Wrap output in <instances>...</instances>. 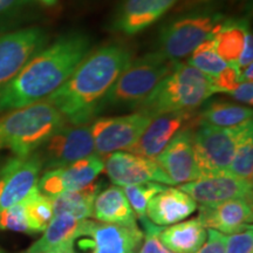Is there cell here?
Segmentation results:
<instances>
[{
    "mask_svg": "<svg viewBox=\"0 0 253 253\" xmlns=\"http://www.w3.org/2000/svg\"><path fill=\"white\" fill-rule=\"evenodd\" d=\"M90 50V38L80 31L63 34L46 45L0 91V113L45 100L62 86Z\"/></svg>",
    "mask_w": 253,
    "mask_h": 253,
    "instance_id": "6da1fadb",
    "label": "cell"
},
{
    "mask_svg": "<svg viewBox=\"0 0 253 253\" xmlns=\"http://www.w3.org/2000/svg\"><path fill=\"white\" fill-rule=\"evenodd\" d=\"M131 60L130 49L120 43L100 47L43 101L54 106L69 125H87L96 118L101 101Z\"/></svg>",
    "mask_w": 253,
    "mask_h": 253,
    "instance_id": "7a4b0ae2",
    "label": "cell"
},
{
    "mask_svg": "<svg viewBox=\"0 0 253 253\" xmlns=\"http://www.w3.org/2000/svg\"><path fill=\"white\" fill-rule=\"evenodd\" d=\"M66 123L62 114L46 101L9 110L0 116V150L8 149L19 157L28 156Z\"/></svg>",
    "mask_w": 253,
    "mask_h": 253,
    "instance_id": "3957f363",
    "label": "cell"
},
{
    "mask_svg": "<svg viewBox=\"0 0 253 253\" xmlns=\"http://www.w3.org/2000/svg\"><path fill=\"white\" fill-rule=\"evenodd\" d=\"M216 93L212 79L179 61L141 104L138 112L151 118L164 113L195 112Z\"/></svg>",
    "mask_w": 253,
    "mask_h": 253,
    "instance_id": "277c9868",
    "label": "cell"
},
{
    "mask_svg": "<svg viewBox=\"0 0 253 253\" xmlns=\"http://www.w3.org/2000/svg\"><path fill=\"white\" fill-rule=\"evenodd\" d=\"M178 62L158 50L131 60L101 101L97 115L108 109H138Z\"/></svg>",
    "mask_w": 253,
    "mask_h": 253,
    "instance_id": "5b68a950",
    "label": "cell"
},
{
    "mask_svg": "<svg viewBox=\"0 0 253 253\" xmlns=\"http://www.w3.org/2000/svg\"><path fill=\"white\" fill-rule=\"evenodd\" d=\"M226 19L211 9L192 11L172 19L158 34L157 50L169 59L188 58L205 40L213 38Z\"/></svg>",
    "mask_w": 253,
    "mask_h": 253,
    "instance_id": "8992f818",
    "label": "cell"
},
{
    "mask_svg": "<svg viewBox=\"0 0 253 253\" xmlns=\"http://www.w3.org/2000/svg\"><path fill=\"white\" fill-rule=\"evenodd\" d=\"M240 126L220 128L199 125L197 130L192 131V147L201 177L229 172Z\"/></svg>",
    "mask_w": 253,
    "mask_h": 253,
    "instance_id": "52a82bcc",
    "label": "cell"
},
{
    "mask_svg": "<svg viewBox=\"0 0 253 253\" xmlns=\"http://www.w3.org/2000/svg\"><path fill=\"white\" fill-rule=\"evenodd\" d=\"M47 43L48 36L40 27L0 32V91Z\"/></svg>",
    "mask_w": 253,
    "mask_h": 253,
    "instance_id": "ba28073f",
    "label": "cell"
},
{
    "mask_svg": "<svg viewBox=\"0 0 253 253\" xmlns=\"http://www.w3.org/2000/svg\"><path fill=\"white\" fill-rule=\"evenodd\" d=\"M151 119L138 110L126 115L96 119L90 125L96 154L102 157L130 148L143 134Z\"/></svg>",
    "mask_w": 253,
    "mask_h": 253,
    "instance_id": "9c48e42d",
    "label": "cell"
},
{
    "mask_svg": "<svg viewBox=\"0 0 253 253\" xmlns=\"http://www.w3.org/2000/svg\"><path fill=\"white\" fill-rule=\"evenodd\" d=\"M40 155L46 170L58 169L95 153L90 125L66 123L46 142Z\"/></svg>",
    "mask_w": 253,
    "mask_h": 253,
    "instance_id": "30bf717a",
    "label": "cell"
},
{
    "mask_svg": "<svg viewBox=\"0 0 253 253\" xmlns=\"http://www.w3.org/2000/svg\"><path fill=\"white\" fill-rule=\"evenodd\" d=\"M40 154L8 160L0 170V211L21 203L37 189L42 170Z\"/></svg>",
    "mask_w": 253,
    "mask_h": 253,
    "instance_id": "8fae6325",
    "label": "cell"
},
{
    "mask_svg": "<svg viewBox=\"0 0 253 253\" xmlns=\"http://www.w3.org/2000/svg\"><path fill=\"white\" fill-rule=\"evenodd\" d=\"M197 113H164L151 119L141 137L128 148V153L155 160L179 131L194 129L197 123Z\"/></svg>",
    "mask_w": 253,
    "mask_h": 253,
    "instance_id": "7c38bea8",
    "label": "cell"
},
{
    "mask_svg": "<svg viewBox=\"0 0 253 253\" xmlns=\"http://www.w3.org/2000/svg\"><path fill=\"white\" fill-rule=\"evenodd\" d=\"M103 168L102 157L94 153L66 167L46 170L38 181L37 188L48 198L66 191L80 190L93 183Z\"/></svg>",
    "mask_w": 253,
    "mask_h": 253,
    "instance_id": "4fadbf2b",
    "label": "cell"
},
{
    "mask_svg": "<svg viewBox=\"0 0 253 253\" xmlns=\"http://www.w3.org/2000/svg\"><path fill=\"white\" fill-rule=\"evenodd\" d=\"M104 168L110 181L118 186L138 184L143 182L175 185L154 160L128 151H115L110 154Z\"/></svg>",
    "mask_w": 253,
    "mask_h": 253,
    "instance_id": "5bb4252c",
    "label": "cell"
},
{
    "mask_svg": "<svg viewBox=\"0 0 253 253\" xmlns=\"http://www.w3.org/2000/svg\"><path fill=\"white\" fill-rule=\"evenodd\" d=\"M144 233L136 225L96 223L84 219L80 237H90L91 253H134Z\"/></svg>",
    "mask_w": 253,
    "mask_h": 253,
    "instance_id": "9a60e30c",
    "label": "cell"
},
{
    "mask_svg": "<svg viewBox=\"0 0 253 253\" xmlns=\"http://www.w3.org/2000/svg\"><path fill=\"white\" fill-rule=\"evenodd\" d=\"M178 189L202 205H216L238 198L252 197V183L232 173L201 177L196 181L183 183Z\"/></svg>",
    "mask_w": 253,
    "mask_h": 253,
    "instance_id": "2e32d148",
    "label": "cell"
},
{
    "mask_svg": "<svg viewBox=\"0 0 253 253\" xmlns=\"http://www.w3.org/2000/svg\"><path fill=\"white\" fill-rule=\"evenodd\" d=\"M192 131L194 129L179 131L154 160L173 184L192 182L201 177L192 147Z\"/></svg>",
    "mask_w": 253,
    "mask_h": 253,
    "instance_id": "e0dca14e",
    "label": "cell"
},
{
    "mask_svg": "<svg viewBox=\"0 0 253 253\" xmlns=\"http://www.w3.org/2000/svg\"><path fill=\"white\" fill-rule=\"evenodd\" d=\"M179 0H123L113 19L112 28L135 36L157 23Z\"/></svg>",
    "mask_w": 253,
    "mask_h": 253,
    "instance_id": "ac0fdd59",
    "label": "cell"
},
{
    "mask_svg": "<svg viewBox=\"0 0 253 253\" xmlns=\"http://www.w3.org/2000/svg\"><path fill=\"white\" fill-rule=\"evenodd\" d=\"M198 219L205 229L216 230L223 235H235L251 226V199L238 198L210 207L202 205Z\"/></svg>",
    "mask_w": 253,
    "mask_h": 253,
    "instance_id": "d6986e66",
    "label": "cell"
},
{
    "mask_svg": "<svg viewBox=\"0 0 253 253\" xmlns=\"http://www.w3.org/2000/svg\"><path fill=\"white\" fill-rule=\"evenodd\" d=\"M197 209V203L181 189L166 188L150 199L147 217L158 226H169L188 218Z\"/></svg>",
    "mask_w": 253,
    "mask_h": 253,
    "instance_id": "ffe728a7",
    "label": "cell"
},
{
    "mask_svg": "<svg viewBox=\"0 0 253 253\" xmlns=\"http://www.w3.org/2000/svg\"><path fill=\"white\" fill-rule=\"evenodd\" d=\"M84 219H78L67 213L56 214L49 221L43 235L23 253H53L72 249L80 237Z\"/></svg>",
    "mask_w": 253,
    "mask_h": 253,
    "instance_id": "44dd1931",
    "label": "cell"
},
{
    "mask_svg": "<svg viewBox=\"0 0 253 253\" xmlns=\"http://www.w3.org/2000/svg\"><path fill=\"white\" fill-rule=\"evenodd\" d=\"M91 217L107 224L136 225V214L132 210L123 189L112 185L95 198Z\"/></svg>",
    "mask_w": 253,
    "mask_h": 253,
    "instance_id": "7402d4cb",
    "label": "cell"
},
{
    "mask_svg": "<svg viewBox=\"0 0 253 253\" xmlns=\"http://www.w3.org/2000/svg\"><path fill=\"white\" fill-rule=\"evenodd\" d=\"M207 236V229L196 218L171 226H163L158 238L173 253H196L205 243Z\"/></svg>",
    "mask_w": 253,
    "mask_h": 253,
    "instance_id": "603a6c76",
    "label": "cell"
},
{
    "mask_svg": "<svg viewBox=\"0 0 253 253\" xmlns=\"http://www.w3.org/2000/svg\"><path fill=\"white\" fill-rule=\"evenodd\" d=\"M101 183L93 182L80 190L66 191L50 198L54 216L67 213L78 219H87L91 217L93 204L99 195Z\"/></svg>",
    "mask_w": 253,
    "mask_h": 253,
    "instance_id": "cb8c5ba5",
    "label": "cell"
},
{
    "mask_svg": "<svg viewBox=\"0 0 253 253\" xmlns=\"http://www.w3.org/2000/svg\"><path fill=\"white\" fill-rule=\"evenodd\" d=\"M197 123L220 128H231L252 121V109L239 104L214 101L207 104L196 115Z\"/></svg>",
    "mask_w": 253,
    "mask_h": 253,
    "instance_id": "d4e9b609",
    "label": "cell"
},
{
    "mask_svg": "<svg viewBox=\"0 0 253 253\" xmlns=\"http://www.w3.org/2000/svg\"><path fill=\"white\" fill-rule=\"evenodd\" d=\"M249 27L245 21L225 20L214 39V49L217 54L227 65H236L242 54Z\"/></svg>",
    "mask_w": 253,
    "mask_h": 253,
    "instance_id": "484cf974",
    "label": "cell"
},
{
    "mask_svg": "<svg viewBox=\"0 0 253 253\" xmlns=\"http://www.w3.org/2000/svg\"><path fill=\"white\" fill-rule=\"evenodd\" d=\"M229 172L244 181L252 183L253 175V128L252 121L240 126V131L237 141L232 162Z\"/></svg>",
    "mask_w": 253,
    "mask_h": 253,
    "instance_id": "4316f807",
    "label": "cell"
},
{
    "mask_svg": "<svg viewBox=\"0 0 253 253\" xmlns=\"http://www.w3.org/2000/svg\"><path fill=\"white\" fill-rule=\"evenodd\" d=\"M23 204L31 235L43 232L54 217L50 198L43 196L37 188L24 199Z\"/></svg>",
    "mask_w": 253,
    "mask_h": 253,
    "instance_id": "83f0119b",
    "label": "cell"
},
{
    "mask_svg": "<svg viewBox=\"0 0 253 253\" xmlns=\"http://www.w3.org/2000/svg\"><path fill=\"white\" fill-rule=\"evenodd\" d=\"M188 65L192 66L209 78L213 79L221 71H224L227 63L220 59L214 49V39L205 40L189 55Z\"/></svg>",
    "mask_w": 253,
    "mask_h": 253,
    "instance_id": "f1b7e54d",
    "label": "cell"
},
{
    "mask_svg": "<svg viewBox=\"0 0 253 253\" xmlns=\"http://www.w3.org/2000/svg\"><path fill=\"white\" fill-rule=\"evenodd\" d=\"M166 186L161 183L156 182H143L138 183V184L126 185L123 188L126 199H128L129 204L135 214L138 217H145V211H147V205L149 201L157 195L158 192L163 191Z\"/></svg>",
    "mask_w": 253,
    "mask_h": 253,
    "instance_id": "f546056e",
    "label": "cell"
},
{
    "mask_svg": "<svg viewBox=\"0 0 253 253\" xmlns=\"http://www.w3.org/2000/svg\"><path fill=\"white\" fill-rule=\"evenodd\" d=\"M0 230L25 232L31 235L23 202L0 211Z\"/></svg>",
    "mask_w": 253,
    "mask_h": 253,
    "instance_id": "4dcf8cb0",
    "label": "cell"
},
{
    "mask_svg": "<svg viewBox=\"0 0 253 253\" xmlns=\"http://www.w3.org/2000/svg\"><path fill=\"white\" fill-rule=\"evenodd\" d=\"M32 2L33 0H0V32L17 23Z\"/></svg>",
    "mask_w": 253,
    "mask_h": 253,
    "instance_id": "1f68e13d",
    "label": "cell"
},
{
    "mask_svg": "<svg viewBox=\"0 0 253 253\" xmlns=\"http://www.w3.org/2000/svg\"><path fill=\"white\" fill-rule=\"evenodd\" d=\"M143 223L145 229V239L143 243H141L137 250L134 253H173L169 251L162 243H161L158 235L163 226L155 225L150 220H148L145 217L140 218Z\"/></svg>",
    "mask_w": 253,
    "mask_h": 253,
    "instance_id": "d6a6232c",
    "label": "cell"
},
{
    "mask_svg": "<svg viewBox=\"0 0 253 253\" xmlns=\"http://www.w3.org/2000/svg\"><path fill=\"white\" fill-rule=\"evenodd\" d=\"M212 82L217 93H231L242 82L239 68L236 65H227L224 71L212 79Z\"/></svg>",
    "mask_w": 253,
    "mask_h": 253,
    "instance_id": "836d02e7",
    "label": "cell"
},
{
    "mask_svg": "<svg viewBox=\"0 0 253 253\" xmlns=\"http://www.w3.org/2000/svg\"><path fill=\"white\" fill-rule=\"evenodd\" d=\"M253 250V231L249 226L244 231L226 237L225 253H252Z\"/></svg>",
    "mask_w": 253,
    "mask_h": 253,
    "instance_id": "e575fe53",
    "label": "cell"
},
{
    "mask_svg": "<svg viewBox=\"0 0 253 253\" xmlns=\"http://www.w3.org/2000/svg\"><path fill=\"white\" fill-rule=\"evenodd\" d=\"M207 235V240L196 253H225V235L212 229H208Z\"/></svg>",
    "mask_w": 253,
    "mask_h": 253,
    "instance_id": "d590c367",
    "label": "cell"
},
{
    "mask_svg": "<svg viewBox=\"0 0 253 253\" xmlns=\"http://www.w3.org/2000/svg\"><path fill=\"white\" fill-rule=\"evenodd\" d=\"M252 60H253V38H252V33L250 31H248L246 33V38H245V43L244 47H243L242 54L239 56L238 62L236 63L237 67L240 69L248 67L249 65H252Z\"/></svg>",
    "mask_w": 253,
    "mask_h": 253,
    "instance_id": "8d00e7d4",
    "label": "cell"
},
{
    "mask_svg": "<svg viewBox=\"0 0 253 253\" xmlns=\"http://www.w3.org/2000/svg\"><path fill=\"white\" fill-rule=\"evenodd\" d=\"M229 95L233 97L237 101L240 102H244L248 104H252L253 101V84L249 81L240 82L239 86L236 88L235 90H232Z\"/></svg>",
    "mask_w": 253,
    "mask_h": 253,
    "instance_id": "74e56055",
    "label": "cell"
},
{
    "mask_svg": "<svg viewBox=\"0 0 253 253\" xmlns=\"http://www.w3.org/2000/svg\"><path fill=\"white\" fill-rule=\"evenodd\" d=\"M38 1L42 2L43 5H47V6H53V5H55V4H56V1H58V0H38Z\"/></svg>",
    "mask_w": 253,
    "mask_h": 253,
    "instance_id": "f35d334b",
    "label": "cell"
},
{
    "mask_svg": "<svg viewBox=\"0 0 253 253\" xmlns=\"http://www.w3.org/2000/svg\"><path fill=\"white\" fill-rule=\"evenodd\" d=\"M53 253H75L73 251V248L72 249H65V250H60V251H56V252H53Z\"/></svg>",
    "mask_w": 253,
    "mask_h": 253,
    "instance_id": "ab89813d",
    "label": "cell"
},
{
    "mask_svg": "<svg viewBox=\"0 0 253 253\" xmlns=\"http://www.w3.org/2000/svg\"><path fill=\"white\" fill-rule=\"evenodd\" d=\"M0 253H5L4 251H2V249H1V248H0Z\"/></svg>",
    "mask_w": 253,
    "mask_h": 253,
    "instance_id": "60d3db41",
    "label": "cell"
}]
</instances>
